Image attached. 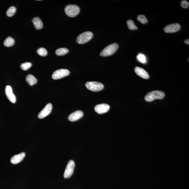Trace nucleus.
Instances as JSON below:
<instances>
[{
  "mask_svg": "<svg viewBox=\"0 0 189 189\" xmlns=\"http://www.w3.org/2000/svg\"><path fill=\"white\" fill-rule=\"evenodd\" d=\"M32 22L34 24L35 27L37 30H40L43 28V24L39 17H36L34 18Z\"/></svg>",
  "mask_w": 189,
  "mask_h": 189,
  "instance_id": "2eb2a0df",
  "label": "nucleus"
},
{
  "mask_svg": "<svg viewBox=\"0 0 189 189\" xmlns=\"http://www.w3.org/2000/svg\"><path fill=\"white\" fill-rule=\"evenodd\" d=\"M135 71L136 74L141 78L148 79L149 78V75L147 72L142 68L137 67L135 69Z\"/></svg>",
  "mask_w": 189,
  "mask_h": 189,
  "instance_id": "ddd939ff",
  "label": "nucleus"
},
{
  "mask_svg": "<svg viewBox=\"0 0 189 189\" xmlns=\"http://www.w3.org/2000/svg\"><path fill=\"white\" fill-rule=\"evenodd\" d=\"M5 93L9 101L12 103H15L16 102V97L13 93L11 87L10 86H7L5 88Z\"/></svg>",
  "mask_w": 189,
  "mask_h": 189,
  "instance_id": "9b49d317",
  "label": "nucleus"
},
{
  "mask_svg": "<svg viewBox=\"0 0 189 189\" xmlns=\"http://www.w3.org/2000/svg\"><path fill=\"white\" fill-rule=\"evenodd\" d=\"M92 33L89 31L84 32L80 34L77 38L76 41L79 44H85L90 40L93 37Z\"/></svg>",
  "mask_w": 189,
  "mask_h": 189,
  "instance_id": "20e7f679",
  "label": "nucleus"
},
{
  "mask_svg": "<svg viewBox=\"0 0 189 189\" xmlns=\"http://www.w3.org/2000/svg\"><path fill=\"white\" fill-rule=\"evenodd\" d=\"M52 109V104L51 103L48 104L39 114L38 116L39 118L42 119L46 117L51 113Z\"/></svg>",
  "mask_w": 189,
  "mask_h": 189,
  "instance_id": "1a4fd4ad",
  "label": "nucleus"
},
{
  "mask_svg": "<svg viewBox=\"0 0 189 189\" xmlns=\"http://www.w3.org/2000/svg\"><path fill=\"white\" fill-rule=\"evenodd\" d=\"M83 113L81 111H77L71 113L69 116L68 119L69 121L71 122H74L79 119L83 117Z\"/></svg>",
  "mask_w": 189,
  "mask_h": 189,
  "instance_id": "f8f14e48",
  "label": "nucleus"
},
{
  "mask_svg": "<svg viewBox=\"0 0 189 189\" xmlns=\"http://www.w3.org/2000/svg\"><path fill=\"white\" fill-rule=\"evenodd\" d=\"M119 45L117 43H113L106 46L100 53L102 56H111L116 52L118 49Z\"/></svg>",
  "mask_w": 189,
  "mask_h": 189,
  "instance_id": "f03ea898",
  "label": "nucleus"
},
{
  "mask_svg": "<svg viewBox=\"0 0 189 189\" xmlns=\"http://www.w3.org/2000/svg\"><path fill=\"white\" fill-rule=\"evenodd\" d=\"M185 43L186 44L189 45V39H187L185 40L184 41Z\"/></svg>",
  "mask_w": 189,
  "mask_h": 189,
  "instance_id": "a878e982",
  "label": "nucleus"
},
{
  "mask_svg": "<svg viewBox=\"0 0 189 189\" xmlns=\"http://www.w3.org/2000/svg\"><path fill=\"white\" fill-rule=\"evenodd\" d=\"M180 29L181 26L179 24L174 23L166 26L164 28V31L166 33H173L178 32Z\"/></svg>",
  "mask_w": 189,
  "mask_h": 189,
  "instance_id": "6e6552de",
  "label": "nucleus"
},
{
  "mask_svg": "<svg viewBox=\"0 0 189 189\" xmlns=\"http://www.w3.org/2000/svg\"><path fill=\"white\" fill-rule=\"evenodd\" d=\"M32 65V63L30 62H25L21 64V68L24 71H26L30 68Z\"/></svg>",
  "mask_w": 189,
  "mask_h": 189,
  "instance_id": "5701e85b",
  "label": "nucleus"
},
{
  "mask_svg": "<svg viewBox=\"0 0 189 189\" xmlns=\"http://www.w3.org/2000/svg\"><path fill=\"white\" fill-rule=\"evenodd\" d=\"M180 5L183 8L188 9L189 6V3L188 1L184 0L181 1Z\"/></svg>",
  "mask_w": 189,
  "mask_h": 189,
  "instance_id": "393cba45",
  "label": "nucleus"
},
{
  "mask_svg": "<svg viewBox=\"0 0 189 189\" xmlns=\"http://www.w3.org/2000/svg\"><path fill=\"white\" fill-rule=\"evenodd\" d=\"M26 82L31 86L34 85L37 83L38 80L35 77L31 74H29L26 78Z\"/></svg>",
  "mask_w": 189,
  "mask_h": 189,
  "instance_id": "dca6fc26",
  "label": "nucleus"
},
{
  "mask_svg": "<svg viewBox=\"0 0 189 189\" xmlns=\"http://www.w3.org/2000/svg\"><path fill=\"white\" fill-rule=\"evenodd\" d=\"M110 108V106L108 104L103 103L96 105L95 107L94 110L96 113L101 114L107 112Z\"/></svg>",
  "mask_w": 189,
  "mask_h": 189,
  "instance_id": "9d476101",
  "label": "nucleus"
},
{
  "mask_svg": "<svg viewBox=\"0 0 189 189\" xmlns=\"http://www.w3.org/2000/svg\"><path fill=\"white\" fill-rule=\"evenodd\" d=\"M127 24L128 28L130 30H137V27L135 25L134 22L132 20H128L127 21Z\"/></svg>",
  "mask_w": 189,
  "mask_h": 189,
  "instance_id": "6ab92c4d",
  "label": "nucleus"
},
{
  "mask_svg": "<svg viewBox=\"0 0 189 189\" xmlns=\"http://www.w3.org/2000/svg\"><path fill=\"white\" fill-rule=\"evenodd\" d=\"M86 87L89 90L93 91H99L104 88V85L100 82H88L86 84Z\"/></svg>",
  "mask_w": 189,
  "mask_h": 189,
  "instance_id": "39448f33",
  "label": "nucleus"
},
{
  "mask_svg": "<svg viewBox=\"0 0 189 189\" xmlns=\"http://www.w3.org/2000/svg\"><path fill=\"white\" fill-rule=\"evenodd\" d=\"M15 41L13 38L9 36L6 39L4 42V45L7 47H11L13 46Z\"/></svg>",
  "mask_w": 189,
  "mask_h": 189,
  "instance_id": "f3484780",
  "label": "nucleus"
},
{
  "mask_svg": "<svg viewBox=\"0 0 189 189\" xmlns=\"http://www.w3.org/2000/svg\"><path fill=\"white\" fill-rule=\"evenodd\" d=\"M25 156V153L22 152L18 155L13 156L11 159V162L14 164H17L22 161Z\"/></svg>",
  "mask_w": 189,
  "mask_h": 189,
  "instance_id": "4468645a",
  "label": "nucleus"
},
{
  "mask_svg": "<svg viewBox=\"0 0 189 189\" xmlns=\"http://www.w3.org/2000/svg\"><path fill=\"white\" fill-rule=\"evenodd\" d=\"M65 11L68 16L71 17H74L79 13L80 9L76 5L69 4L66 6Z\"/></svg>",
  "mask_w": 189,
  "mask_h": 189,
  "instance_id": "7ed1b4c3",
  "label": "nucleus"
},
{
  "mask_svg": "<svg viewBox=\"0 0 189 189\" xmlns=\"http://www.w3.org/2000/svg\"><path fill=\"white\" fill-rule=\"evenodd\" d=\"M165 96L164 92L161 91H155L150 92L145 97L146 101L150 102L158 99H162Z\"/></svg>",
  "mask_w": 189,
  "mask_h": 189,
  "instance_id": "f257e3e1",
  "label": "nucleus"
},
{
  "mask_svg": "<svg viewBox=\"0 0 189 189\" xmlns=\"http://www.w3.org/2000/svg\"><path fill=\"white\" fill-rule=\"evenodd\" d=\"M70 71L67 69H60L53 73L52 78L54 80H58L69 76Z\"/></svg>",
  "mask_w": 189,
  "mask_h": 189,
  "instance_id": "0eeeda50",
  "label": "nucleus"
},
{
  "mask_svg": "<svg viewBox=\"0 0 189 189\" xmlns=\"http://www.w3.org/2000/svg\"><path fill=\"white\" fill-rule=\"evenodd\" d=\"M138 21L142 24H146L148 23V20L144 15H139L137 17Z\"/></svg>",
  "mask_w": 189,
  "mask_h": 189,
  "instance_id": "4be33fe9",
  "label": "nucleus"
},
{
  "mask_svg": "<svg viewBox=\"0 0 189 189\" xmlns=\"http://www.w3.org/2000/svg\"><path fill=\"white\" fill-rule=\"evenodd\" d=\"M69 52V50L66 48H58L56 51V54L58 56H64Z\"/></svg>",
  "mask_w": 189,
  "mask_h": 189,
  "instance_id": "a211bd4d",
  "label": "nucleus"
},
{
  "mask_svg": "<svg viewBox=\"0 0 189 189\" xmlns=\"http://www.w3.org/2000/svg\"><path fill=\"white\" fill-rule=\"evenodd\" d=\"M16 11V9L15 7L11 6L9 8L6 12L7 15L9 17H11L14 15Z\"/></svg>",
  "mask_w": 189,
  "mask_h": 189,
  "instance_id": "aec40b11",
  "label": "nucleus"
},
{
  "mask_svg": "<svg viewBox=\"0 0 189 189\" xmlns=\"http://www.w3.org/2000/svg\"><path fill=\"white\" fill-rule=\"evenodd\" d=\"M75 167V163L74 160H70L67 165L65 172L64 177L65 178H68L72 175Z\"/></svg>",
  "mask_w": 189,
  "mask_h": 189,
  "instance_id": "423d86ee",
  "label": "nucleus"
},
{
  "mask_svg": "<svg viewBox=\"0 0 189 189\" xmlns=\"http://www.w3.org/2000/svg\"><path fill=\"white\" fill-rule=\"evenodd\" d=\"M38 54L42 56H45L47 54V51L44 48L41 47L39 48L37 51Z\"/></svg>",
  "mask_w": 189,
  "mask_h": 189,
  "instance_id": "412c9836",
  "label": "nucleus"
},
{
  "mask_svg": "<svg viewBox=\"0 0 189 189\" xmlns=\"http://www.w3.org/2000/svg\"><path fill=\"white\" fill-rule=\"evenodd\" d=\"M137 59L139 61L142 62L143 63H144L146 62V58L145 56L143 54H139L137 56Z\"/></svg>",
  "mask_w": 189,
  "mask_h": 189,
  "instance_id": "b1692460",
  "label": "nucleus"
}]
</instances>
